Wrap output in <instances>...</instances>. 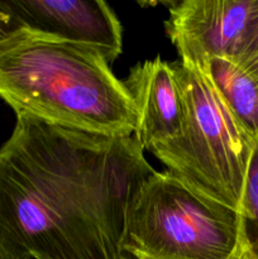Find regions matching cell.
<instances>
[{
	"label": "cell",
	"mask_w": 258,
	"mask_h": 259,
	"mask_svg": "<svg viewBox=\"0 0 258 259\" xmlns=\"http://www.w3.org/2000/svg\"><path fill=\"white\" fill-rule=\"evenodd\" d=\"M240 242L239 212L153 171L129 205L123 250L134 259H233Z\"/></svg>",
	"instance_id": "obj_4"
},
{
	"label": "cell",
	"mask_w": 258,
	"mask_h": 259,
	"mask_svg": "<svg viewBox=\"0 0 258 259\" xmlns=\"http://www.w3.org/2000/svg\"><path fill=\"white\" fill-rule=\"evenodd\" d=\"M171 67L184 99V126L177 138L149 152L195 192L239 211L255 142L201 70L180 60Z\"/></svg>",
	"instance_id": "obj_3"
},
{
	"label": "cell",
	"mask_w": 258,
	"mask_h": 259,
	"mask_svg": "<svg viewBox=\"0 0 258 259\" xmlns=\"http://www.w3.org/2000/svg\"><path fill=\"white\" fill-rule=\"evenodd\" d=\"M232 115L248 136L258 141V81L227 58L210 60L202 68Z\"/></svg>",
	"instance_id": "obj_8"
},
{
	"label": "cell",
	"mask_w": 258,
	"mask_h": 259,
	"mask_svg": "<svg viewBox=\"0 0 258 259\" xmlns=\"http://www.w3.org/2000/svg\"><path fill=\"white\" fill-rule=\"evenodd\" d=\"M137 138L17 115L0 148L2 259H126V212L154 171Z\"/></svg>",
	"instance_id": "obj_1"
},
{
	"label": "cell",
	"mask_w": 258,
	"mask_h": 259,
	"mask_svg": "<svg viewBox=\"0 0 258 259\" xmlns=\"http://www.w3.org/2000/svg\"><path fill=\"white\" fill-rule=\"evenodd\" d=\"M126 259H129V258H126Z\"/></svg>",
	"instance_id": "obj_15"
},
{
	"label": "cell",
	"mask_w": 258,
	"mask_h": 259,
	"mask_svg": "<svg viewBox=\"0 0 258 259\" xmlns=\"http://www.w3.org/2000/svg\"><path fill=\"white\" fill-rule=\"evenodd\" d=\"M258 0H184L169 5L166 33L187 66L202 70L214 58L234 61Z\"/></svg>",
	"instance_id": "obj_5"
},
{
	"label": "cell",
	"mask_w": 258,
	"mask_h": 259,
	"mask_svg": "<svg viewBox=\"0 0 258 259\" xmlns=\"http://www.w3.org/2000/svg\"><path fill=\"white\" fill-rule=\"evenodd\" d=\"M242 232L245 242L258 250V141L253 148L239 206Z\"/></svg>",
	"instance_id": "obj_9"
},
{
	"label": "cell",
	"mask_w": 258,
	"mask_h": 259,
	"mask_svg": "<svg viewBox=\"0 0 258 259\" xmlns=\"http://www.w3.org/2000/svg\"><path fill=\"white\" fill-rule=\"evenodd\" d=\"M20 24L8 7L5 0H0V40L7 38L15 30L19 29Z\"/></svg>",
	"instance_id": "obj_11"
},
{
	"label": "cell",
	"mask_w": 258,
	"mask_h": 259,
	"mask_svg": "<svg viewBox=\"0 0 258 259\" xmlns=\"http://www.w3.org/2000/svg\"><path fill=\"white\" fill-rule=\"evenodd\" d=\"M0 99L17 115L109 137H131L136 104L98 51L19 28L0 40Z\"/></svg>",
	"instance_id": "obj_2"
},
{
	"label": "cell",
	"mask_w": 258,
	"mask_h": 259,
	"mask_svg": "<svg viewBox=\"0 0 258 259\" xmlns=\"http://www.w3.org/2000/svg\"><path fill=\"white\" fill-rule=\"evenodd\" d=\"M233 259H258V250L253 249V248L245 242L244 237H243V232L239 249H238L237 254H235V257Z\"/></svg>",
	"instance_id": "obj_12"
},
{
	"label": "cell",
	"mask_w": 258,
	"mask_h": 259,
	"mask_svg": "<svg viewBox=\"0 0 258 259\" xmlns=\"http://www.w3.org/2000/svg\"><path fill=\"white\" fill-rule=\"evenodd\" d=\"M242 67H244L245 70H247L248 72H249L250 75H252L253 77L258 81V58L250 61L249 63H247L245 66H242Z\"/></svg>",
	"instance_id": "obj_13"
},
{
	"label": "cell",
	"mask_w": 258,
	"mask_h": 259,
	"mask_svg": "<svg viewBox=\"0 0 258 259\" xmlns=\"http://www.w3.org/2000/svg\"><path fill=\"white\" fill-rule=\"evenodd\" d=\"M5 2L22 28L93 48L108 63L121 55V24L103 0Z\"/></svg>",
	"instance_id": "obj_6"
},
{
	"label": "cell",
	"mask_w": 258,
	"mask_h": 259,
	"mask_svg": "<svg viewBox=\"0 0 258 259\" xmlns=\"http://www.w3.org/2000/svg\"><path fill=\"white\" fill-rule=\"evenodd\" d=\"M255 58H258V7L240 42L234 62L240 66H245Z\"/></svg>",
	"instance_id": "obj_10"
},
{
	"label": "cell",
	"mask_w": 258,
	"mask_h": 259,
	"mask_svg": "<svg viewBox=\"0 0 258 259\" xmlns=\"http://www.w3.org/2000/svg\"><path fill=\"white\" fill-rule=\"evenodd\" d=\"M0 259H2V257H0Z\"/></svg>",
	"instance_id": "obj_14"
},
{
	"label": "cell",
	"mask_w": 258,
	"mask_h": 259,
	"mask_svg": "<svg viewBox=\"0 0 258 259\" xmlns=\"http://www.w3.org/2000/svg\"><path fill=\"white\" fill-rule=\"evenodd\" d=\"M138 114L134 137L143 149L167 143L181 134L185 106L171 63L161 57L137 63L123 81Z\"/></svg>",
	"instance_id": "obj_7"
}]
</instances>
